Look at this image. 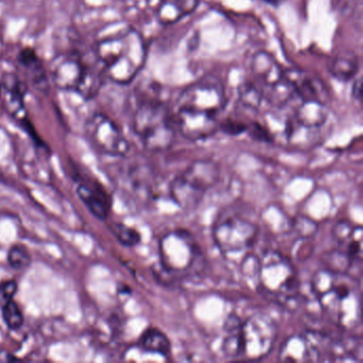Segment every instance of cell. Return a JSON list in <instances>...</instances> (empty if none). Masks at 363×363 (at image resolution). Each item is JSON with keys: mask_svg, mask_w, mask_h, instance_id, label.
Segmentation results:
<instances>
[{"mask_svg": "<svg viewBox=\"0 0 363 363\" xmlns=\"http://www.w3.org/2000/svg\"><path fill=\"white\" fill-rule=\"evenodd\" d=\"M311 289L326 318L342 329L356 328L361 322V288L350 274L330 269L316 271Z\"/></svg>", "mask_w": 363, "mask_h": 363, "instance_id": "1", "label": "cell"}, {"mask_svg": "<svg viewBox=\"0 0 363 363\" xmlns=\"http://www.w3.org/2000/svg\"><path fill=\"white\" fill-rule=\"evenodd\" d=\"M95 57L106 77L118 84H128L145 65L147 48L143 37L130 28L99 42Z\"/></svg>", "mask_w": 363, "mask_h": 363, "instance_id": "2", "label": "cell"}, {"mask_svg": "<svg viewBox=\"0 0 363 363\" xmlns=\"http://www.w3.org/2000/svg\"><path fill=\"white\" fill-rule=\"evenodd\" d=\"M133 131L150 152L169 150L176 139L173 116L158 99H145L138 106L133 120Z\"/></svg>", "mask_w": 363, "mask_h": 363, "instance_id": "3", "label": "cell"}, {"mask_svg": "<svg viewBox=\"0 0 363 363\" xmlns=\"http://www.w3.org/2000/svg\"><path fill=\"white\" fill-rule=\"evenodd\" d=\"M257 279L263 293L284 305L296 303L299 280L296 269L281 252L267 250L257 260Z\"/></svg>", "mask_w": 363, "mask_h": 363, "instance_id": "4", "label": "cell"}, {"mask_svg": "<svg viewBox=\"0 0 363 363\" xmlns=\"http://www.w3.org/2000/svg\"><path fill=\"white\" fill-rule=\"evenodd\" d=\"M220 178V167L216 161L199 159L191 163L169 184V194L184 211H193L203 201L208 191Z\"/></svg>", "mask_w": 363, "mask_h": 363, "instance_id": "5", "label": "cell"}, {"mask_svg": "<svg viewBox=\"0 0 363 363\" xmlns=\"http://www.w3.org/2000/svg\"><path fill=\"white\" fill-rule=\"evenodd\" d=\"M161 267L176 277L192 275L203 262L201 246L190 231L174 229L159 241Z\"/></svg>", "mask_w": 363, "mask_h": 363, "instance_id": "6", "label": "cell"}, {"mask_svg": "<svg viewBox=\"0 0 363 363\" xmlns=\"http://www.w3.org/2000/svg\"><path fill=\"white\" fill-rule=\"evenodd\" d=\"M214 243L229 260L245 259L258 237V227L252 220L238 216L220 218L212 230Z\"/></svg>", "mask_w": 363, "mask_h": 363, "instance_id": "7", "label": "cell"}, {"mask_svg": "<svg viewBox=\"0 0 363 363\" xmlns=\"http://www.w3.org/2000/svg\"><path fill=\"white\" fill-rule=\"evenodd\" d=\"M277 337V323L269 314H252L242 323V358H264L273 350Z\"/></svg>", "mask_w": 363, "mask_h": 363, "instance_id": "8", "label": "cell"}, {"mask_svg": "<svg viewBox=\"0 0 363 363\" xmlns=\"http://www.w3.org/2000/svg\"><path fill=\"white\" fill-rule=\"evenodd\" d=\"M227 105L224 84L213 76L201 78L182 91L178 97L177 109H190L218 116Z\"/></svg>", "mask_w": 363, "mask_h": 363, "instance_id": "9", "label": "cell"}, {"mask_svg": "<svg viewBox=\"0 0 363 363\" xmlns=\"http://www.w3.org/2000/svg\"><path fill=\"white\" fill-rule=\"evenodd\" d=\"M86 137L96 152L106 156L124 157L129 146L118 125L103 113H96L86 124Z\"/></svg>", "mask_w": 363, "mask_h": 363, "instance_id": "10", "label": "cell"}, {"mask_svg": "<svg viewBox=\"0 0 363 363\" xmlns=\"http://www.w3.org/2000/svg\"><path fill=\"white\" fill-rule=\"evenodd\" d=\"M176 124L182 137L191 142L209 139L220 129L218 116L190 109H177Z\"/></svg>", "mask_w": 363, "mask_h": 363, "instance_id": "11", "label": "cell"}, {"mask_svg": "<svg viewBox=\"0 0 363 363\" xmlns=\"http://www.w3.org/2000/svg\"><path fill=\"white\" fill-rule=\"evenodd\" d=\"M320 333L291 335L280 347L278 359L284 362H316L322 359Z\"/></svg>", "mask_w": 363, "mask_h": 363, "instance_id": "12", "label": "cell"}, {"mask_svg": "<svg viewBox=\"0 0 363 363\" xmlns=\"http://www.w3.org/2000/svg\"><path fill=\"white\" fill-rule=\"evenodd\" d=\"M84 67L86 63L79 55L75 52L60 55L52 61V82L60 90L76 92L84 76Z\"/></svg>", "mask_w": 363, "mask_h": 363, "instance_id": "13", "label": "cell"}, {"mask_svg": "<svg viewBox=\"0 0 363 363\" xmlns=\"http://www.w3.org/2000/svg\"><path fill=\"white\" fill-rule=\"evenodd\" d=\"M254 82H256L263 91H269L286 80V71L280 67L278 61L267 52H258L250 61Z\"/></svg>", "mask_w": 363, "mask_h": 363, "instance_id": "14", "label": "cell"}, {"mask_svg": "<svg viewBox=\"0 0 363 363\" xmlns=\"http://www.w3.org/2000/svg\"><path fill=\"white\" fill-rule=\"evenodd\" d=\"M286 78L299 101H320L327 103L328 91L322 80L301 69L286 71Z\"/></svg>", "mask_w": 363, "mask_h": 363, "instance_id": "15", "label": "cell"}, {"mask_svg": "<svg viewBox=\"0 0 363 363\" xmlns=\"http://www.w3.org/2000/svg\"><path fill=\"white\" fill-rule=\"evenodd\" d=\"M289 116L303 128L324 133L325 126L328 124L329 109L324 101H301Z\"/></svg>", "mask_w": 363, "mask_h": 363, "instance_id": "16", "label": "cell"}, {"mask_svg": "<svg viewBox=\"0 0 363 363\" xmlns=\"http://www.w3.org/2000/svg\"><path fill=\"white\" fill-rule=\"evenodd\" d=\"M77 195L93 216L107 220L111 210V199L101 184L93 180H84L77 186Z\"/></svg>", "mask_w": 363, "mask_h": 363, "instance_id": "17", "label": "cell"}, {"mask_svg": "<svg viewBox=\"0 0 363 363\" xmlns=\"http://www.w3.org/2000/svg\"><path fill=\"white\" fill-rule=\"evenodd\" d=\"M0 99L5 109L16 120H26L27 114L25 109L24 93L25 86L13 75H9L1 82Z\"/></svg>", "mask_w": 363, "mask_h": 363, "instance_id": "18", "label": "cell"}, {"mask_svg": "<svg viewBox=\"0 0 363 363\" xmlns=\"http://www.w3.org/2000/svg\"><path fill=\"white\" fill-rule=\"evenodd\" d=\"M199 0H163L157 16L163 26H169L190 16L199 6Z\"/></svg>", "mask_w": 363, "mask_h": 363, "instance_id": "19", "label": "cell"}, {"mask_svg": "<svg viewBox=\"0 0 363 363\" xmlns=\"http://www.w3.org/2000/svg\"><path fill=\"white\" fill-rule=\"evenodd\" d=\"M242 323L237 315H229L225 320L222 350L228 358H242Z\"/></svg>", "mask_w": 363, "mask_h": 363, "instance_id": "20", "label": "cell"}, {"mask_svg": "<svg viewBox=\"0 0 363 363\" xmlns=\"http://www.w3.org/2000/svg\"><path fill=\"white\" fill-rule=\"evenodd\" d=\"M138 346L143 352L155 356L163 357L164 359L169 358L172 352L171 342L167 335L162 330L155 327H150L142 333Z\"/></svg>", "mask_w": 363, "mask_h": 363, "instance_id": "21", "label": "cell"}, {"mask_svg": "<svg viewBox=\"0 0 363 363\" xmlns=\"http://www.w3.org/2000/svg\"><path fill=\"white\" fill-rule=\"evenodd\" d=\"M105 78H107L105 72L97 59L93 65H86V63L84 76H82V82H80L76 92L79 93L84 99H93L101 91Z\"/></svg>", "mask_w": 363, "mask_h": 363, "instance_id": "22", "label": "cell"}, {"mask_svg": "<svg viewBox=\"0 0 363 363\" xmlns=\"http://www.w3.org/2000/svg\"><path fill=\"white\" fill-rule=\"evenodd\" d=\"M18 62L28 72L35 88L40 91H44L48 89V80L46 78L45 72L42 67L41 61L38 58L35 50L31 48H25L18 55Z\"/></svg>", "mask_w": 363, "mask_h": 363, "instance_id": "23", "label": "cell"}, {"mask_svg": "<svg viewBox=\"0 0 363 363\" xmlns=\"http://www.w3.org/2000/svg\"><path fill=\"white\" fill-rule=\"evenodd\" d=\"M358 71L359 59L352 52H342L337 55L329 67L330 75L341 82H347L354 79Z\"/></svg>", "mask_w": 363, "mask_h": 363, "instance_id": "24", "label": "cell"}, {"mask_svg": "<svg viewBox=\"0 0 363 363\" xmlns=\"http://www.w3.org/2000/svg\"><path fill=\"white\" fill-rule=\"evenodd\" d=\"M239 99L247 109L257 111L264 101V91L256 82H245L239 86Z\"/></svg>", "mask_w": 363, "mask_h": 363, "instance_id": "25", "label": "cell"}, {"mask_svg": "<svg viewBox=\"0 0 363 363\" xmlns=\"http://www.w3.org/2000/svg\"><path fill=\"white\" fill-rule=\"evenodd\" d=\"M323 263H324L325 269H330L335 273L348 274L350 267L356 263V261L352 257L348 256L345 252L337 248V250L327 252L323 258Z\"/></svg>", "mask_w": 363, "mask_h": 363, "instance_id": "26", "label": "cell"}, {"mask_svg": "<svg viewBox=\"0 0 363 363\" xmlns=\"http://www.w3.org/2000/svg\"><path fill=\"white\" fill-rule=\"evenodd\" d=\"M109 229L122 245L133 247V246L138 245L141 242V235H140L139 231L127 226V225L113 223V224L110 225Z\"/></svg>", "mask_w": 363, "mask_h": 363, "instance_id": "27", "label": "cell"}, {"mask_svg": "<svg viewBox=\"0 0 363 363\" xmlns=\"http://www.w3.org/2000/svg\"><path fill=\"white\" fill-rule=\"evenodd\" d=\"M33 262L30 252L22 244H16L8 252V263L16 271H24L28 269Z\"/></svg>", "mask_w": 363, "mask_h": 363, "instance_id": "28", "label": "cell"}, {"mask_svg": "<svg viewBox=\"0 0 363 363\" xmlns=\"http://www.w3.org/2000/svg\"><path fill=\"white\" fill-rule=\"evenodd\" d=\"M4 322L10 330H18L24 324V314L16 301H11L1 308Z\"/></svg>", "mask_w": 363, "mask_h": 363, "instance_id": "29", "label": "cell"}, {"mask_svg": "<svg viewBox=\"0 0 363 363\" xmlns=\"http://www.w3.org/2000/svg\"><path fill=\"white\" fill-rule=\"evenodd\" d=\"M359 229H361V226L359 225L357 226L350 220H342L333 227V238L340 246H344L358 233Z\"/></svg>", "mask_w": 363, "mask_h": 363, "instance_id": "30", "label": "cell"}, {"mask_svg": "<svg viewBox=\"0 0 363 363\" xmlns=\"http://www.w3.org/2000/svg\"><path fill=\"white\" fill-rule=\"evenodd\" d=\"M18 292V284L16 280H7L0 284V309L13 301L14 295Z\"/></svg>", "mask_w": 363, "mask_h": 363, "instance_id": "31", "label": "cell"}, {"mask_svg": "<svg viewBox=\"0 0 363 363\" xmlns=\"http://www.w3.org/2000/svg\"><path fill=\"white\" fill-rule=\"evenodd\" d=\"M295 229L301 233V237H313L318 230V225L308 218H301L296 220Z\"/></svg>", "mask_w": 363, "mask_h": 363, "instance_id": "32", "label": "cell"}, {"mask_svg": "<svg viewBox=\"0 0 363 363\" xmlns=\"http://www.w3.org/2000/svg\"><path fill=\"white\" fill-rule=\"evenodd\" d=\"M352 96L354 101L361 103V99H362V79H361V77H357V79L354 80V86H352Z\"/></svg>", "mask_w": 363, "mask_h": 363, "instance_id": "33", "label": "cell"}]
</instances>
